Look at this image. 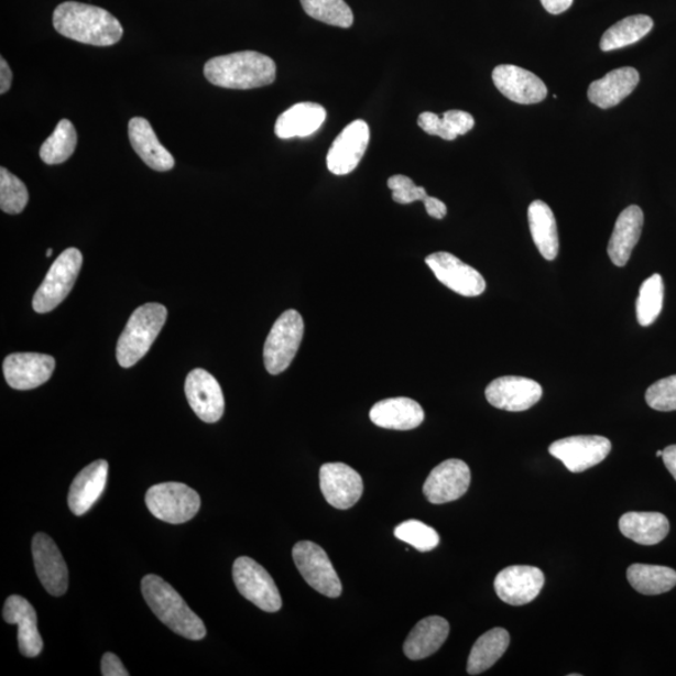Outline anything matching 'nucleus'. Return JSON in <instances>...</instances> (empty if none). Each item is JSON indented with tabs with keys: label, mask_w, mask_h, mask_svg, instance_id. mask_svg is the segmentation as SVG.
Returning a JSON list of instances; mask_svg holds the SVG:
<instances>
[{
	"label": "nucleus",
	"mask_w": 676,
	"mask_h": 676,
	"mask_svg": "<svg viewBox=\"0 0 676 676\" xmlns=\"http://www.w3.org/2000/svg\"><path fill=\"white\" fill-rule=\"evenodd\" d=\"M492 80L502 95L519 105L541 103L547 96L541 78L513 64H501L493 69Z\"/></svg>",
	"instance_id": "obj_20"
},
{
	"label": "nucleus",
	"mask_w": 676,
	"mask_h": 676,
	"mask_svg": "<svg viewBox=\"0 0 676 676\" xmlns=\"http://www.w3.org/2000/svg\"><path fill=\"white\" fill-rule=\"evenodd\" d=\"M641 81L639 72L632 67L611 70L604 78L592 81L588 89L591 103L602 109L613 108L633 94Z\"/></svg>",
	"instance_id": "obj_26"
},
{
	"label": "nucleus",
	"mask_w": 676,
	"mask_h": 676,
	"mask_svg": "<svg viewBox=\"0 0 676 676\" xmlns=\"http://www.w3.org/2000/svg\"><path fill=\"white\" fill-rule=\"evenodd\" d=\"M471 471L462 460L450 459L436 466L424 483V493L432 504L441 505L462 498L469 490Z\"/></svg>",
	"instance_id": "obj_15"
},
{
	"label": "nucleus",
	"mask_w": 676,
	"mask_h": 676,
	"mask_svg": "<svg viewBox=\"0 0 676 676\" xmlns=\"http://www.w3.org/2000/svg\"><path fill=\"white\" fill-rule=\"evenodd\" d=\"M656 456H657V458H663V451H657Z\"/></svg>",
	"instance_id": "obj_47"
},
{
	"label": "nucleus",
	"mask_w": 676,
	"mask_h": 676,
	"mask_svg": "<svg viewBox=\"0 0 676 676\" xmlns=\"http://www.w3.org/2000/svg\"><path fill=\"white\" fill-rule=\"evenodd\" d=\"M103 676H128L130 673L124 668L120 657L112 653H106L102 657Z\"/></svg>",
	"instance_id": "obj_42"
},
{
	"label": "nucleus",
	"mask_w": 676,
	"mask_h": 676,
	"mask_svg": "<svg viewBox=\"0 0 676 676\" xmlns=\"http://www.w3.org/2000/svg\"><path fill=\"white\" fill-rule=\"evenodd\" d=\"M370 143V127L362 120L353 121L337 135L327 153V167L336 176L349 175L358 168Z\"/></svg>",
	"instance_id": "obj_12"
},
{
	"label": "nucleus",
	"mask_w": 676,
	"mask_h": 676,
	"mask_svg": "<svg viewBox=\"0 0 676 676\" xmlns=\"http://www.w3.org/2000/svg\"><path fill=\"white\" fill-rule=\"evenodd\" d=\"M3 618L6 623L18 625V645L22 655L39 656L43 651V639L36 626V613L31 602L20 596L9 597Z\"/></svg>",
	"instance_id": "obj_21"
},
{
	"label": "nucleus",
	"mask_w": 676,
	"mask_h": 676,
	"mask_svg": "<svg viewBox=\"0 0 676 676\" xmlns=\"http://www.w3.org/2000/svg\"><path fill=\"white\" fill-rule=\"evenodd\" d=\"M13 73L4 58L0 59V94L4 95L11 89Z\"/></svg>",
	"instance_id": "obj_45"
},
{
	"label": "nucleus",
	"mask_w": 676,
	"mask_h": 676,
	"mask_svg": "<svg viewBox=\"0 0 676 676\" xmlns=\"http://www.w3.org/2000/svg\"><path fill=\"white\" fill-rule=\"evenodd\" d=\"M426 264L443 285L464 297H477L487 290L481 273L453 253L436 252L427 255Z\"/></svg>",
	"instance_id": "obj_11"
},
{
	"label": "nucleus",
	"mask_w": 676,
	"mask_h": 676,
	"mask_svg": "<svg viewBox=\"0 0 676 676\" xmlns=\"http://www.w3.org/2000/svg\"><path fill=\"white\" fill-rule=\"evenodd\" d=\"M487 400L493 407L520 413L532 408L541 401V383L526 378L504 377L493 380L486 391Z\"/></svg>",
	"instance_id": "obj_17"
},
{
	"label": "nucleus",
	"mask_w": 676,
	"mask_h": 676,
	"mask_svg": "<svg viewBox=\"0 0 676 676\" xmlns=\"http://www.w3.org/2000/svg\"><path fill=\"white\" fill-rule=\"evenodd\" d=\"M545 582L544 574L534 566L515 565L498 574L493 587L498 597L509 606L528 604L541 593Z\"/></svg>",
	"instance_id": "obj_14"
},
{
	"label": "nucleus",
	"mask_w": 676,
	"mask_h": 676,
	"mask_svg": "<svg viewBox=\"0 0 676 676\" xmlns=\"http://www.w3.org/2000/svg\"><path fill=\"white\" fill-rule=\"evenodd\" d=\"M663 461L666 469L669 470L673 478L676 480V445L666 447V449L663 451Z\"/></svg>",
	"instance_id": "obj_46"
},
{
	"label": "nucleus",
	"mask_w": 676,
	"mask_h": 676,
	"mask_svg": "<svg viewBox=\"0 0 676 676\" xmlns=\"http://www.w3.org/2000/svg\"><path fill=\"white\" fill-rule=\"evenodd\" d=\"M327 118L326 109L321 105L304 102L292 106L283 112L276 122L275 133L281 140L305 139L316 133Z\"/></svg>",
	"instance_id": "obj_27"
},
{
	"label": "nucleus",
	"mask_w": 676,
	"mask_h": 676,
	"mask_svg": "<svg viewBox=\"0 0 676 676\" xmlns=\"http://www.w3.org/2000/svg\"><path fill=\"white\" fill-rule=\"evenodd\" d=\"M654 22L651 17L639 14L624 18L602 35L600 48L602 52H610L628 47L652 32Z\"/></svg>",
	"instance_id": "obj_33"
},
{
	"label": "nucleus",
	"mask_w": 676,
	"mask_h": 676,
	"mask_svg": "<svg viewBox=\"0 0 676 676\" xmlns=\"http://www.w3.org/2000/svg\"><path fill=\"white\" fill-rule=\"evenodd\" d=\"M145 505L151 514L168 524H185L200 508L198 493L181 482H164L145 493Z\"/></svg>",
	"instance_id": "obj_7"
},
{
	"label": "nucleus",
	"mask_w": 676,
	"mask_h": 676,
	"mask_svg": "<svg viewBox=\"0 0 676 676\" xmlns=\"http://www.w3.org/2000/svg\"><path fill=\"white\" fill-rule=\"evenodd\" d=\"M426 212L436 219H443L447 214V207L443 200L427 196L424 200Z\"/></svg>",
	"instance_id": "obj_43"
},
{
	"label": "nucleus",
	"mask_w": 676,
	"mask_h": 676,
	"mask_svg": "<svg viewBox=\"0 0 676 676\" xmlns=\"http://www.w3.org/2000/svg\"><path fill=\"white\" fill-rule=\"evenodd\" d=\"M108 477V462L97 460L81 470L73 480L68 493V506L73 514L85 515L102 495Z\"/></svg>",
	"instance_id": "obj_23"
},
{
	"label": "nucleus",
	"mask_w": 676,
	"mask_h": 676,
	"mask_svg": "<svg viewBox=\"0 0 676 676\" xmlns=\"http://www.w3.org/2000/svg\"><path fill=\"white\" fill-rule=\"evenodd\" d=\"M301 4L316 21L340 29H350L353 24V13L345 0H301Z\"/></svg>",
	"instance_id": "obj_37"
},
{
	"label": "nucleus",
	"mask_w": 676,
	"mask_h": 676,
	"mask_svg": "<svg viewBox=\"0 0 676 676\" xmlns=\"http://www.w3.org/2000/svg\"><path fill=\"white\" fill-rule=\"evenodd\" d=\"M371 422L388 430H414L424 423L422 405L408 397L386 399L378 402L370 411Z\"/></svg>",
	"instance_id": "obj_22"
},
{
	"label": "nucleus",
	"mask_w": 676,
	"mask_h": 676,
	"mask_svg": "<svg viewBox=\"0 0 676 676\" xmlns=\"http://www.w3.org/2000/svg\"><path fill=\"white\" fill-rule=\"evenodd\" d=\"M610 451L609 438L596 435L565 437L549 447L550 455L575 473L587 471L604 461Z\"/></svg>",
	"instance_id": "obj_10"
},
{
	"label": "nucleus",
	"mask_w": 676,
	"mask_h": 676,
	"mask_svg": "<svg viewBox=\"0 0 676 676\" xmlns=\"http://www.w3.org/2000/svg\"><path fill=\"white\" fill-rule=\"evenodd\" d=\"M304 332V318L296 309H288L277 318L263 349L264 367L271 374H280L290 368Z\"/></svg>",
	"instance_id": "obj_5"
},
{
	"label": "nucleus",
	"mask_w": 676,
	"mask_h": 676,
	"mask_svg": "<svg viewBox=\"0 0 676 676\" xmlns=\"http://www.w3.org/2000/svg\"><path fill=\"white\" fill-rule=\"evenodd\" d=\"M664 282L659 273L646 279L636 301L637 323L643 327L653 325L663 309Z\"/></svg>",
	"instance_id": "obj_36"
},
{
	"label": "nucleus",
	"mask_w": 676,
	"mask_h": 676,
	"mask_svg": "<svg viewBox=\"0 0 676 676\" xmlns=\"http://www.w3.org/2000/svg\"><path fill=\"white\" fill-rule=\"evenodd\" d=\"M621 534L641 545H656L669 534L668 517L661 513H628L620 517Z\"/></svg>",
	"instance_id": "obj_30"
},
{
	"label": "nucleus",
	"mask_w": 676,
	"mask_h": 676,
	"mask_svg": "<svg viewBox=\"0 0 676 676\" xmlns=\"http://www.w3.org/2000/svg\"><path fill=\"white\" fill-rule=\"evenodd\" d=\"M167 321V308L145 304L134 310L117 344V360L124 369L144 358Z\"/></svg>",
	"instance_id": "obj_4"
},
{
	"label": "nucleus",
	"mask_w": 676,
	"mask_h": 676,
	"mask_svg": "<svg viewBox=\"0 0 676 676\" xmlns=\"http://www.w3.org/2000/svg\"><path fill=\"white\" fill-rule=\"evenodd\" d=\"M30 195L23 182L9 172L0 168V208L8 215L23 212L29 204Z\"/></svg>",
	"instance_id": "obj_38"
},
{
	"label": "nucleus",
	"mask_w": 676,
	"mask_h": 676,
	"mask_svg": "<svg viewBox=\"0 0 676 676\" xmlns=\"http://www.w3.org/2000/svg\"><path fill=\"white\" fill-rule=\"evenodd\" d=\"M450 625L441 617H428L418 621L404 644V653L411 661H422L435 654L446 642Z\"/></svg>",
	"instance_id": "obj_28"
},
{
	"label": "nucleus",
	"mask_w": 676,
	"mask_h": 676,
	"mask_svg": "<svg viewBox=\"0 0 676 676\" xmlns=\"http://www.w3.org/2000/svg\"><path fill=\"white\" fill-rule=\"evenodd\" d=\"M52 253H53V250H52V249H50V250L47 251V258H51Z\"/></svg>",
	"instance_id": "obj_48"
},
{
	"label": "nucleus",
	"mask_w": 676,
	"mask_h": 676,
	"mask_svg": "<svg viewBox=\"0 0 676 676\" xmlns=\"http://www.w3.org/2000/svg\"><path fill=\"white\" fill-rule=\"evenodd\" d=\"M56 369L50 355L23 352L9 355L3 363L8 385L15 390H33L44 385Z\"/></svg>",
	"instance_id": "obj_18"
},
{
	"label": "nucleus",
	"mask_w": 676,
	"mask_h": 676,
	"mask_svg": "<svg viewBox=\"0 0 676 676\" xmlns=\"http://www.w3.org/2000/svg\"><path fill=\"white\" fill-rule=\"evenodd\" d=\"M185 391L189 406L203 422L215 424L221 419L225 413V396L211 373L203 369L190 371Z\"/></svg>",
	"instance_id": "obj_19"
},
{
	"label": "nucleus",
	"mask_w": 676,
	"mask_h": 676,
	"mask_svg": "<svg viewBox=\"0 0 676 676\" xmlns=\"http://www.w3.org/2000/svg\"><path fill=\"white\" fill-rule=\"evenodd\" d=\"M292 556L310 588L327 598L341 596L342 584L321 546L310 542H299L295 545Z\"/></svg>",
	"instance_id": "obj_9"
},
{
	"label": "nucleus",
	"mask_w": 676,
	"mask_h": 676,
	"mask_svg": "<svg viewBox=\"0 0 676 676\" xmlns=\"http://www.w3.org/2000/svg\"><path fill=\"white\" fill-rule=\"evenodd\" d=\"M319 487L328 504L347 510L358 504L362 497L361 475L342 462L325 464L319 469Z\"/></svg>",
	"instance_id": "obj_13"
},
{
	"label": "nucleus",
	"mask_w": 676,
	"mask_h": 676,
	"mask_svg": "<svg viewBox=\"0 0 676 676\" xmlns=\"http://www.w3.org/2000/svg\"><path fill=\"white\" fill-rule=\"evenodd\" d=\"M32 554L36 575L45 591L62 597L68 590V568L56 543L48 535L36 534L32 542Z\"/></svg>",
	"instance_id": "obj_16"
},
{
	"label": "nucleus",
	"mask_w": 676,
	"mask_h": 676,
	"mask_svg": "<svg viewBox=\"0 0 676 676\" xmlns=\"http://www.w3.org/2000/svg\"><path fill=\"white\" fill-rule=\"evenodd\" d=\"M530 232L538 252L547 261H554L559 253V233L553 209L543 200H534L527 209Z\"/></svg>",
	"instance_id": "obj_29"
},
{
	"label": "nucleus",
	"mask_w": 676,
	"mask_h": 676,
	"mask_svg": "<svg viewBox=\"0 0 676 676\" xmlns=\"http://www.w3.org/2000/svg\"><path fill=\"white\" fill-rule=\"evenodd\" d=\"M53 25L66 39L109 47L122 40L123 26L106 9L78 2L62 3L53 14Z\"/></svg>",
	"instance_id": "obj_1"
},
{
	"label": "nucleus",
	"mask_w": 676,
	"mask_h": 676,
	"mask_svg": "<svg viewBox=\"0 0 676 676\" xmlns=\"http://www.w3.org/2000/svg\"><path fill=\"white\" fill-rule=\"evenodd\" d=\"M142 593L153 614L172 632L189 641H203L207 635L204 621L189 609L184 598L157 575L151 574L143 578Z\"/></svg>",
	"instance_id": "obj_3"
},
{
	"label": "nucleus",
	"mask_w": 676,
	"mask_h": 676,
	"mask_svg": "<svg viewBox=\"0 0 676 676\" xmlns=\"http://www.w3.org/2000/svg\"><path fill=\"white\" fill-rule=\"evenodd\" d=\"M645 400L653 410L663 413L676 411V374L653 383L646 391Z\"/></svg>",
	"instance_id": "obj_40"
},
{
	"label": "nucleus",
	"mask_w": 676,
	"mask_h": 676,
	"mask_svg": "<svg viewBox=\"0 0 676 676\" xmlns=\"http://www.w3.org/2000/svg\"><path fill=\"white\" fill-rule=\"evenodd\" d=\"M128 135L133 150L154 171L167 172L175 167V159L160 142L151 123L142 117H134L128 123Z\"/></svg>",
	"instance_id": "obj_25"
},
{
	"label": "nucleus",
	"mask_w": 676,
	"mask_h": 676,
	"mask_svg": "<svg viewBox=\"0 0 676 676\" xmlns=\"http://www.w3.org/2000/svg\"><path fill=\"white\" fill-rule=\"evenodd\" d=\"M233 580L241 596L268 613L282 608L281 593L271 575L251 557H239L233 564Z\"/></svg>",
	"instance_id": "obj_8"
},
{
	"label": "nucleus",
	"mask_w": 676,
	"mask_h": 676,
	"mask_svg": "<svg viewBox=\"0 0 676 676\" xmlns=\"http://www.w3.org/2000/svg\"><path fill=\"white\" fill-rule=\"evenodd\" d=\"M84 263V255L77 249H68L59 254L45 276L33 298L35 313L47 314L57 308L77 281Z\"/></svg>",
	"instance_id": "obj_6"
},
{
	"label": "nucleus",
	"mask_w": 676,
	"mask_h": 676,
	"mask_svg": "<svg viewBox=\"0 0 676 676\" xmlns=\"http://www.w3.org/2000/svg\"><path fill=\"white\" fill-rule=\"evenodd\" d=\"M275 61L264 54L246 51L209 59L205 76L217 87L253 89L270 86L276 79Z\"/></svg>",
	"instance_id": "obj_2"
},
{
	"label": "nucleus",
	"mask_w": 676,
	"mask_h": 676,
	"mask_svg": "<svg viewBox=\"0 0 676 676\" xmlns=\"http://www.w3.org/2000/svg\"><path fill=\"white\" fill-rule=\"evenodd\" d=\"M628 580L644 596H659L676 587V571L666 566L634 564L628 569Z\"/></svg>",
	"instance_id": "obj_32"
},
{
	"label": "nucleus",
	"mask_w": 676,
	"mask_h": 676,
	"mask_svg": "<svg viewBox=\"0 0 676 676\" xmlns=\"http://www.w3.org/2000/svg\"><path fill=\"white\" fill-rule=\"evenodd\" d=\"M545 11L550 14H561L573 6L574 0H541Z\"/></svg>",
	"instance_id": "obj_44"
},
{
	"label": "nucleus",
	"mask_w": 676,
	"mask_h": 676,
	"mask_svg": "<svg viewBox=\"0 0 676 676\" xmlns=\"http://www.w3.org/2000/svg\"><path fill=\"white\" fill-rule=\"evenodd\" d=\"M395 536L422 553L432 552L440 544L436 530L418 520H407L395 528Z\"/></svg>",
	"instance_id": "obj_39"
},
{
	"label": "nucleus",
	"mask_w": 676,
	"mask_h": 676,
	"mask_svg": "<svg viewBox=\"0 0 676 676\" xmlns=\"http://www.w3.org/2000/svg\"><path fill=\"white\" fill-rule=\"evenodd\" d=\"M418 126L427 134L440 137L445 141H454L459 135L470 132L475 126L473 117L458 109L447 111L443 118L432 112L418 117Z\"/></svg>",
	"instance_id": "obj_34"
},
{
	"label": "nucleus",
	"mask_w": 676,
	"mask_h": 676,
	"mask_svg": "<svg viewBox=\"0 0 676 676\" xmlns=\"http://www.w3.org/2000/svg\"><path fill=\"white\" fill-rule=\"evenodd\" d=\"M389 188L392 190V199L400 205H410L416 200H425L428 196L424 187H418L414 181L407 176H392L388 182Z\"/></svg>",
	"instance_id": "obj_41"
},
{
	"label": "nucleus",
	"mask_w": 676,
	"mask_h": 676,
	"mask_svg": "<svg viewBox=\"0 0 676 676\" xmlns=\"http://www.w3.org/2000/svg\"><path fill=\"white\" fill-rule=\"evenodd\" d=\"M77 141L75 126L68 120H62L50 139L42 144V161L50 166L68 161L77 149Z\"/></svg>",
	"instance_id": "obj_35"
},
{
	"label": "nucleus",
	"mask_w": 676,
	"mask_h": 676,
	"mask_svg": "<svg viewBox=\"0 0 676 676\" xmlns=\"http://www.w3.org/2000/svg\"><path fill=\"white\" fill-rule=\"evenodd\" d=\"M510 635L505 629L495 628L481 635L473 644L468 662V673L479 675L487 672L505 654Z\"/></svg>",
	"instance_id": "obj_31"
},
{
	"label": "nucleus",
	"mask_w": 676,
	"mask_h": 676,
	"mask_svg": "<svg viewBox=\"0 0 676 676\" xmlns=\"http://www.w3.org/2000/svg\"><path fill=\"white\" fill-rule=\"evenodd\" d=\"M644 214L639 206H629L617 219L613 235L608 244V254L618 268H624L641 240Z\"/></svg>",
	"instance_id": "obj_24"
}]
</instances>
